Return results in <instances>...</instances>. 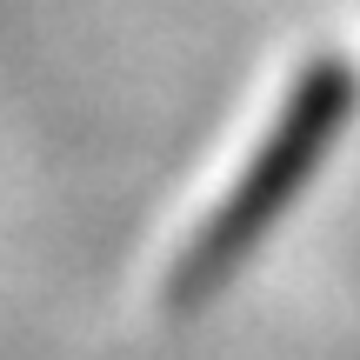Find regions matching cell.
Masks as SVG:
<instances>
[{
  "mask_svg": "<svg viewBox=\"0 0 360 360\" xmlns=\"http://www.w3.org/2000/svg\"><path fill=\"white\" fill-rule=\"evenodd\" d=\"M340 107H347V80H340L334 67H321V74L307 80V94L294 101V114L281 120V134L267 141V154H260V167L247 174V187L233 193L227 207H220V220L207 227V240L193 247V274H187L193 287H207V281L220 274V260H227L233 247H247V240H254V233H260V227L274 220L267 207H274V200H281V193L294 187L300 174L314 167V154H321V141H327V134L340 127Z\"/></svg>",
  "mask_w": 360,
  "mask_h": 360,
  "instance_id": "6da1fadb",
  "label": "cell"
}]
</instances>
